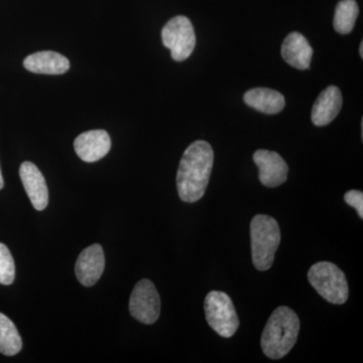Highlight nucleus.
<instances>
[{
  "instance_id": "15",
  "label": "nucleus",
  "mask_w": 363,
  "mask_h": 363,
  "mask_svg": "<svg viewBox=\"0 0 363 363\" xmlns=\"http://www.w3.org/2000/svg\"><path fill=\"white\" fill-rule=\"evenodd\" d=\"M243 99L248 106L266 114L279 113L286 105L284 95L269 88L250 89L245 93Z\"/></svg>"
},
{
  "instance_id": "13",
  "label": "nucleus",
  "mask_w": 363,
  "mask_h": 363,
  "mask_svg": "<svg viewBox=\"0 0 363 363\" xmlns=\"http://www.w3.org/2000/svg\"><path fill=\"white\" fill-rule=\"evenodd\" d=\"M281 56L294 68L307 70L311 65L313 49L304 35L294 32L286 35L284 40Z\"/></svg>"
},
{
  "instance_id": "16",
  "label": "nucleus",
  "mask_w": 363,
  "mask_h": 363,
  "mask_svg": "<svg viewBox=\"0 0 363 363\" xmlns=\"http://www.w3.org/2000/svg\"><path fill=\"white\" fill-rule=\"evenodd\" d=\"M23 348V340L16 325L0 313V353L6 357L18 354Z\"/></svg>"
},
{
  "instance_id": "3",
  "label": "nucleus",
  "mask_w": 363,
  "mask_h": 363,
  "mask_svg": "<svg viewBox=\"0 0 363 363\" xmlns=\"http://www.w3.org/2000/svg\"><path fill=\"white\" fill-rule=\"evenodd\" d=\"M250 238L253 266L259 271H267L281 243L278 222L269 215H257L250 223Z\"/></svg>"
},
{
  "instance_id": "20",
  "label": "nucleus",
  "mask_w": 363,
  "mask_h": 363,
  "mask_svg": "<svg viewBox=\"0 0 363 363\" xmlns=\"http://www.w3.org/2000/svg\"><path fill=\"white\" fill-rule=\"evenodd\" d=\"M4 178H2L1 169H0V190H1L2 188H4Z\"/></svg>"
},
{
  "instance_id": "18",
  "label": "nucleus",
  "mask_w": 363,
  "mask_h": 363,
  "mask_svg": "<svg viewBox=\"0 0 363 363\" xmlns=\"http://www.w3.org/2000/svg\"><path fill=\"white\" fill-rule=\"evenodd\" d=\"M16 279V264L13 255L4 243H0V284L9 286Z\"/></svg>"
},
{
  "instance_id": "9",
  "label": "nucleus",
  "mask_w": 363,
  "mask_h": 363,
  "mask_svg": "<svg viewBox=\"0 0 363 363\" xmlns=\"http://www.w3.org/2000/svg\"><path fill=\"white\" fill-rule=\"evenodd\" d=\"M105 255L100 245H92L79 255L76 262L75 274L81 285L92 286L104 274Z\"/></svg>"
},
{
  "instance_id": "11",
  "label": "nucleus",
  "mask_w": 363,
  "mask_h": 363,
  "mask_svg": "<svg viewBox=\"0 0 363 363\" xmlns=\"http://www.w3.org/2000/svg\"><path fill=\"white\" fill-rule=\"evenodd\" d=\"M21 180L33 208L43 211L49 204V190L42 172L35 164L25 162L20 168Z\"/></svg>"
},
{
  "instance_id": "4",
  "label": "nucleus",
  "mask_w": 363,
  "mask_h": 363,
  "mask_svg": "<svg viewBox=\"0 0 363 363\" xmlns=\"http://www.w3.org/2000/svg\"><path fill=\"white\" fill-rule=\"evenodd\" d=\"M308 279L317 293L331 304L342 305L350 296L345 274L336 264L319 262L308 272Z\"/></svg>"
},
{
  "instance_id": "7",
  "label": "nucleus",
  "mask_w": 363,
  "mask_h": 363,
  "mask_svg": "<svg viewBox=\"0 0 363 363\" xmlns=\"http://www.w3.org/2000/svg\"><path fill=\"white\" fill-rule=\"evenodd\" d=\"M131 316L143 324H154L161 313V298L156 286L150 279L136 284L130 298Z\"/></svg>"
},
{
  "instance_id": "14",
  "label": "nucleus",
  "mask_w": 363,
  "mask_h": 363,
  "mask_svg": "<svg viewBox=\"0 0 363 363\" xmlns=\"http://www.w3.org/2000/svg\"><path fill=\"white\" fill-rule=\"evenodd\" d=\"M26 70L45 75H62L70 69V62L63 55L52 51L35 52L23 61Z\"/></svg>"
},
{
  "instance_id": "1",
  "label": "nucleus",
  "mask_w": 363,
  "mask_h": 363,
  "mask_svg": "<svg viewBox=\"0 0 363 363\" xmlns=\"http://www.w3.org/2000/svg\"><path fill=\"white\" fill-rule=\"evenodd\" d=\"M214 152L211 145L205 140H196L189 145L182 157L177 189L182 201H199L206 192L212 168Z\"/></svg>"
},
{
  "instance_id": "8",
  "label": "nucleus",
  "mask_w": 363,
  "mask_h": 363,
  "mask_svg": "<svg viewBox=\"0 0 363 363\" xmlns=\"http://www.w3.org/2000/svg\"><path fill=\"white\" fill-rule=\"evenodd\" d=\"M253 161L259 167L260 183L266 187H278L288 179V164L278 152L267 150H257L253 155Z\"/></svg>"
},
{
  "instance_id": "10",
  "label": "nucleus",
  "mask_w": 363,
  "mask_h": 363,
  "mask_svg": "<svg viewBox=\"0 0 363 363\" xmlns=\"http://www.w3.org/2000/svg\"><path fill=\"white\" fill-rule=\"evenodd\" d=\"M111 147V136L102 130L86 131L74 142L76 154L86 162L99 161L108 154Z\"/></svg>"
},
{
  "instance_id": "21",
  "label": "nucleus",
  "mask_w": 363,
  "mask_h": 363,
  "mask_svg": "<svg viewBox=\"0 0 363 363\" xmlns=\"http://www.w3.org/2000/svg\"><path fill=\"white\" fill-rule=\"evenodd\" d=\"M359 54H360V57H362V58H363V42H362V44H360Z\"/></svg>"
},
{
  "instance_id": "17",
  "label": "nucleus",
  "mask_w": 363,
  "mask_h": 363,
  "mask_svg": "<svg viewBox=\"0 0 363 363\" xmlns=\"http://www.w3.org/2000/svg\"><path fill=\"white\" fill-rule=\"evenodd\" d=\"M359 9L355 0H341L334 16V30L341 35H347L354 28Z\"/></svg>"
},
{
  "instance_id": "6",
  "label": "nucleus",
  "mask_w": 363,
  "mask_h": 363,
  "mask_svg": "<svg viewBox=\"0 0 363 363\" xmlns=\"http://www.w3.org/2000/svg\"><path fill=\"white\" fill-rule=\"evenodd\" d=\"M162 44L171 51L177 62L185 61L192 55L196 45V35L192 23L183 16L169 20L162 30Z\"/></svg>"
},
{
  "instance_id": "12",
  "label": "nucleus",
  "mask_w": 363,
  "mask_h": 363,
  "mask_svg": "<svg viewBox=\"0 0 363 363\" xmlns=\"http://www.w3.org/2000/svg\"><path fill=\"white\" fill-rule=\"evenodd\" d=\"M341 91L336 86H329L318 96L313 106L311 118L316 126H325L337 117L342 107Z\"/></svg>"
},
{
  "instance_id": "5",
  "label": "nucleus",
  "mask_w": 363,
  "mask_h": 363,
  "mask_svg": "<svg viewBox=\"0 0 363 363\" xmlns=\"http://www.w3.org/2000/svg\"><path fill=\"white\" fill-rule=\"evenodd\" d=\"M204 309L209 326L221 337H233L240 327V319L230 297L225 293L212 291L205 298Z\"/></svg>"
},
{
  "instance_id": "19",
  "label": "nucleus",
  "mask_w": 363,
  "mask_h": 363,
  "mask_svg": "<svg viewBox=\"0 0 363 363\" xmlns=\"http://www.w3.org/2000/svg\"><path fill=\"white\" fill-rule=\"evenodd\" d=\"M344 200L350 206L357 210L358 216L363 218V193L362 191L350 190L344 195Z\"/></svg>"
},
{
  "instance_id": "2",
  "label": "nucleus",
  "mask_w": 363,
  "mask_h": 363,
  "mask_svg": "<svg viewBox=\"0 0 363 363\" xmlns=\"http://www.w3.org/2000/svg\"><path fill=\"white\" fill-rule=\"evenodd\" d=\"M300 331V320L290 308L279 307L269 317L262 334L260 345L264 354L272 359L286 357L296 342Z\"/></svg>"
}]
</instances>
